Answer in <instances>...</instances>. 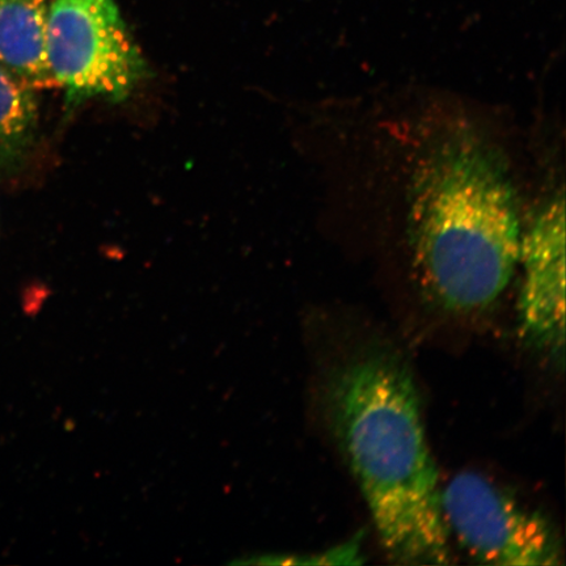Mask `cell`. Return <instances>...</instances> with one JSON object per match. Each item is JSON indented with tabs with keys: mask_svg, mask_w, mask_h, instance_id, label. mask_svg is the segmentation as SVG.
Listing matches in <instances>:
<instances>
[{
	"mask_svg": "<svg viewBox=\"0 0 566 566\" xmlns=\"http://www.w3.org/2000/svg\"><path fill=\"white\" fill-rule=\"evenodd\" d=\"M327 408L389 560L451 564L440 476L407 365L386 350L357 354L331 375Z\"/></svg>",
	"mask_w": 566,
	"mask_h": 566,
	"instance_id": "6da1fadb",
	"label": "cell"
},
{
	"mask_svg": "<svg viewBox=\"0 0 566 566\" xmlns=\"http://www.w3.org/2000/svg\"><path fill=\"white\" fill-rule=\"evenodd\" d=\"M410 226L422 279L452 313L491 307L518 271L523 233L511 177L469 134L444 138L422 160Z\"/></svg>",
	"mask_w": 566,
	"mask_h": 566,
	"instance_id": "7a4b0ae2",
	"label": "cell"
},
{
	"mask_svg": "<svg viewBox=\"0 0 566 566\" xmlns=\"http://www.w3.org/2000/svg\"><path fill=\"white\" fill-rule=\"evenodd\" d=\"M46 55L69 111L91 98L123 103L148 74L116 0H54Z\"/></svg>",
	"mask_w": 566,
	"mask_h": 566,
	"instance_id": "3957f363",
	"label": "cell"
},
{
	"mask_svg": "<svg viewBox=\"0 0 566 566\" xmlns=\"http://www.w3.org/2000/svg\"><path fill=\"white\" fill-rule=\"evenodd\" d=\"M450 536L473 560L504 566L564 565L556 527L475 472L459 473L441 492Z\"/></svg>",
	"mask_w": 566,
	"mask_h": 566,
	"instance_id": "277c9868",
	"label": "cell"
},
{
	"mask_svg": "<svg viewBox=\"0 0 566 566\" xmlns=\"http://www.w3.org/2000/svg\"><path fill=\"white\" fill-rule=\"evenodd\" d=\"M520 265V335L525 343L564 364L565 209L563 197L551 200L526 233Z\"/></svg>",
	"mask_w": 566,
	"mask_h": 566,
	"instance_id": "5b68a950",
	"label": "cell"
},
{
	"mask_svg": "<svg viewBox=\"0 0 566 566\" xmlns=\"http://www.w3.org/2000/svg\"><path fill=\"white\" fill-rule=\"evenodd\" d=\"M45 0H0V66L31 90L56 83L46 55Z\"/></svg>",
	"mask_w": 566,
	"mask_h": 566,
	"instance_id": "8992f818",
	"label": "cell"
},
{
	"mask_svg": "<svg viewBox=\"0 0 566 566\" xmlns=\"http://www.w3.org/2000/svg\"><path fill=\"white\" fill-rule=\"evenodd\" d=\"M38 125L33 90L0 66V160L15 158L30 144Z\"/></svg>",
	"mask_w": 566,
	"mask_h": 566,
	"instance_id": "52a82bcc",
	"label": "cell"
}]
</instances>
